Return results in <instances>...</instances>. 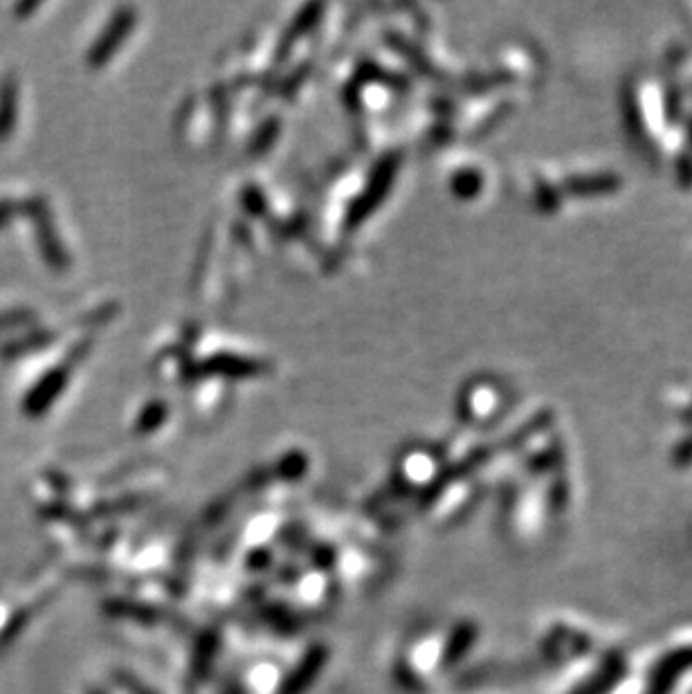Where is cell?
<instances>
[{"mask_svg":"<svg viewBox=\"0 0 692 694\" xmlns=\"http://www.w3.org/2000/svg\"><path fill=\"white\" fill-rule=\"evenodd\" d=\"M0 135H5L9 131V126H12V102H14V88L12 84H3L0 86Z\"/></svg>","mask_w":692,"mask_h":694,"instance_id":"obj_1","label":"cell"}]
</instances>
